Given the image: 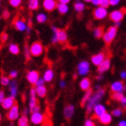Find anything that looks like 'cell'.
<instances>
[{
	"instance_id": "obj_1",
	"label": "cell",
	"mask_w": 126,
	"mask_h": 126,
	"mask_svg": "<svg viewBox=\"0 0 126 126\" xmlns=\"http://www.w3.org/2000/svg\"><path fill=\"white\" fill-rule=\"evenodd\" d=\"M105 88H100L98 90H95V92L93 93L89 100L87 101V105H86V110H87V113L89 114L90 113H92L94 110V107L96 105L100 104L101 100L103 99V97L105 96Z\"/></svg>"
},
{
	"instance_id": "obj_2",
	"label": "cell",
	"mask_w": 126,
	"mask_h": 126,
	"mask_svg": "<svg viewBox=\"0 0 126 126\" xmlns=\"http://www.w3.org/2000/svg\"><path fill=\"white\" fill-rule=\"evenodd\" d=\"M116 35H117V27L113 25V26H110L104 32V35H103L102 38L106 44H109L114 40Z\"/></svg>"
},
{
	"instance_id": "obj_3",
	"label": "cell",
	"mask_w": 126,
	"mask_h": 126,
	"mask_svg": "<svg viewBox=\"0 0 126 126\" xmlns=\"http://www.w3.org/2000/svg\"><path fill=\"white\" fill-rule=\"evenodd\" d=\"M90 72V64L87 61H82L78 64V74L79 76L86 77Z\"/></svg>"
},
{
	"instance_id": "obj_4",
	"label": "cell",
	"mask_w": 126,
	"mask_h": 126,
	"mask_svg": "<svg viewBox=\"0 0 126 126\" xmlns=\"http://www.w3.org/2000/svg\"><path fill=\"white\" fill-rule=\"evenodd\" d=\"M30 50H31V54L33 57H39L43 53V46H42V42H34L32 43L31 47H30Z\"/></svg>"
},
{
	"instance_id": "obj_5",
	"label": "cell",
	"mask_w": 126,
	"mask_h": 126,
	"mask_svg": "<svg viewBox=\"0 0 126 126\" xmlns=\"http://www.w3.org/2000/svg\"><path fill=\"white\" fill-rule=\"evenodd\" d=\"M20 117V111H19V106L17 104L14 105L13 107L8 110V113L6 114V118L11 122H14L16 120H18Z\"/></svg>"
},
{
	"instance_id": "obj_6",
	"label": "cell",
	"mask_w": 126,
	"mask_h": 126,
	"mask_svg": "<svg viewBox=\"0 0 126 126\" xmlns=\"http://www.w3.org/2000/svg\"><path fill=\"white\" fill-rule=\"evenodd\" d=\"M126 13V9H119V10H114L111 12L109 15V17L113 23H117V22H121L124 17V15Z\"/></svg>"
},
{
	"instance_id": "obj_7",
	"label": "cell",
	"mask_w": 126,
	"mask_h": 126,
	"mask_svg": "<svg viewBox=\"0 0 126 126\" xmlns=\"http://www.w3.org/2000/svg\"><path fill=\"white\" fill-rule=\"evenodd\" d=\"M51 30H52L53 33L56 34L57 39H58L59 42H66L68 40V34L65 30H61L56 28L55 26H51Z\"/></svg>"
},
{
	"instance_id": "obj_8",
	"label": "cell",
	"mask_w": 126,
	"mask_h": 126,
	"mask_svg": "<svg viewBox=\"0 0 126 126\" xmlns=\"http://www.w3.org/2000/svg\"><path fill=\"white\" fill-rule=\"evenodd\" d=\"M111 91L113 93H124V91H126V87L125 85L124 84L123 81L117 80L114 81L111 84Z\"/></svg>"
},
{
	"instance_id": "obj_9",
	"label": "cell",
	"mask_w": 126,
	"mask_h": 126,
	"mask_svg": "<svg viewBox=\"0 0 126 126\" xmlns=\"http://www.w3.org/2000/svg\"><path fill=\"white\" fill-rule=\"evenodd\" d=\"M94 17L97 20H103L108 16L107 8L102 7V6H98L94 10Z\"/></svg>"
},
{
	"instance_id": "obj_10",
	"label": "cell",
	"mask_w": 126,
	"mask_h": 126,
	"mask_svg": "<svg viewBox=\"0 0 126 126\" xmlns=\"http://www.w3.org/2000/svg\"><path fill=\"white\" fill-rule=\"evenodd\" d=\"M38 104V100H37V94H36V90L34 87L31 88L30 90V100H29V109L30 112Z\"/></svg>"
},
{
	"instance_id": "obj_11",
	"label": "cell",
	"mask_w": 126,
	"mask_h": 126,
	"mask_svg": "<svg viewBox=\"0 0 126 126\" xmlns=\"http://www.w3.org/2000/svg\"><path fill=\"white\" fill-rule=\"evenodd\" d=\"M44 120V116L41 112H37V113H32L30 118L32 124H33L34 125H39V124H42V122Z\"/></svg>"
},
{
	"instance_id": "obj_12",
	"label": "cell",
	"mask_w": 126,
	"mask_h": 126,
	"mask_svg": "<svg viewBox=\"0 0 126 126\" xmlns=\"http://www.w3.org/2000/svg\"><path fill=\"white\" fill-rule=\"evenodd\" d=\"M40 79V74L37 70H31L26 75V79L28 80L30 84L35 85L38 79Z\"/></svg>"
},
{
	"instance_id": "obj_13",
	"label": "cell",
	"mask_w": 126,
	"mask_h": 126,
	"mask_svg": "<svg viewBox=\"0 0 126 126\" xmlns=\"http://www.w3.org/2000/svg\"><path fill=\"white\" fill-rule=\"evenodd\" d=\"M110 68H111V61L110 59L106 58L105 61L97 67V71H98L99 74H104L105 72L109 70Z\"/></svg>"
},
{
	"instance_id": "obj_14",
	"label": "cell",
	"mask_w": 126,
	"mask_h": 126,
	"mask_svg": "<svg viewBox=\"0 0 126 126\" xmlns=\"http://www.w3.org/2000/svg\"><path fill=\"white\" fill-rule=\"evenodd\" d=\"M9 87V92H10V96L16 99V95L18 94V83L16 79H13L10 82V84L8 86Z\"/></svg>"
},
{
	"instance_id": "obj_15",
	"label": "cell",
	"mask_w": 126,
	"mask_h": 126,
	"mask_svg": "<svg viewBox=\"0 0 126 126\" xmlns=\"http://www.w3.org/2000/svg\"><path fill=\"white\" fill-rule=\"evenodd\" d=\"M105 54L103 52H99L97 53V54H94V55L92 56V58H91V62L93 63V65L94 66H98L103 62V61L105 60Z\"/></svg>"
},
{
	"instance_id": "obj_16",
	"label": "cell",
	"mask_w": 126,
	"mask_h": 126,
	"mask_svg": "<svg viewBox=\"0 0 126 126\" xmlns=\"http://www.w3.org/2000/svg\"><path fill=\"white\" fill-rule=\"evenodd\" d=\"M57 2L56 0H43L42 2V6L45 10L48 12H51L57 7Z\"/></svg>"
},
{
	"instance_id": "obj_17",
	"label": "cell",
	"mask_w": 126,
	"mask_h": 126,
	"mask_svg": "<svg viewBox=\"0 0 126 126\" xmlns=\"http://www.w3.org/2000/svg\"><path fill=\"white\" fill-rule=\"evenodd\" d=\"M94 116L96 118H99L100 116H102L105 113H106V107L103 104H98L94 107Z\"/></svg>"
},
{
	"instance_id": "obj_18",
	"label": "cell",
	"mask_w": 126,
	"mask_h": 126,
	"mask_svg": "<svg viewBox=\"0 0 126 126\" xmlns=\"http://www.w3.org/2000/svg\"><path fill=\"white\" fill-rule=\"evenodd\" d=\"M63 113H64V116H65V118L67 120H70L73 117L74 113H75V106L73 105H71V104L66 105L64 107Z\"/></svg>"
},
{
	"instance_id": "obj_19",
	"label": "cell",
	"mask_w": 126,
	"mask_h": 126,
	"mask_svg": "<svg viewBox=\"0 0 126 126\" xmlns=\"http://www.w3.org/2000/svg\"><path fill=\"white\" fill-rule=\"evenodd\" d=\"M15 105H16V100H15V98H13V97H11V96L5 97V100H4L3 103L1 104L2 107L4 108V109H5V110L11 109Z\"/></svg>"
},
{
	"instance_id": "obj_20",
	"label": "cell",
	"mask_w": 126,
	"mask_h": 126,
	"mask_svg": "<svg viewBox=\"0 0 126 126\" xmlns=\"http://www.w3.org/2000/svg\"><path fill=\"white\" fill-rule=\"evenodd\" d=\"M79 87L81 88L83 91H87V90L91 89V80H90L88 78H84L82 79L79 82Z\"/></svg>"
},
{
	"instance_id": "obj_21",
	"label": "cell",
	"mask_w": 126,
	"mask_h": 126,
	"mask_svg": "<svg viewBox=\"0 0 126 126\" xmlns=\"http://www.w3.org/2000/svg\"><path fill=\"white\" fill-rule=\"evenodd\" d=\"M14 24H15L16 29L19 32H25L27 30V27H28V25L26 24V23H25L24 20H22V19H18V20H16Z\"/></svg>"
},
{
	"instance_id": "obj_22",
	"label": "cell",
	"mask_w": 126,
	"mask_h": 126,
	"mask_svg": "<svg viewBox=\"0 0 126 126\" xmlns=\"http://www.w3.org/2000/svg\"><path fill=\"white\" fill-rule=\"evenodd\" d=\"M112 119H113V115L109 113H105L103 114L102 116H100L98 120L99 122L101 123L102 124H105V125H107V124H111V122H112Z\"/></svg>"
},
{
	"instance_id": "obj_23",
	"label": "cell",
	"mask_w": 126,
	"mask_h": 126,
	"mask_svg": "<svg viewBox=\"0 0 126 126\" xmlns=\"http://www.w3.org/2000/svg\"><path fill=\"white\" fill-rule=\"evenodd\" d=\"M54 79V72L51 68H48L46 69L43 74V79L45 80V82H50L52 81V79Z\"/></svg>"
},
{
	"instance_id": "obj_24",
	"label": "cell",
	"mask_w": 126,
	"mask_h": 126,
	"mask_svg": "<svg viewBox=\"0 0 126 126\" xmlns=\"http://www.w3.org/2000/svg\"><path fill=\"white\" fill-rule=\"evenodd\" d=\"M85 8H86L85 4L82 2L81 0H77L76 3L74 4V9H75V11L78 12V13H82V12H84Z\"/></svg>"
},
{
	"instance_id": "obj_25",
	"label": "cell",
	"mask_w": 126,
	"mask_h": 126,
	"mask_svg": "<svg viewBox=\"0 0 126 126\" xmlns=\"http://www.w3.org/2000/svg\"><path fill=\"white\" fill-rule=\"evenodd\" d=\"M35 90H36V94L37 96L41 97V98H43V97L47 94V88L45 86H42V87H35Z\"/></svg>"
},
{
	"instance_id": "obj_26",
	"label": "cell",
	"mask_w": 126,
	"mask_h": 126,
	"mask_svg": "<svg viewBox=\"0 0 126 126\" xmlns=\"http://www.w3.org/2000/svg\"><path fill=\"white\" fill-rule=\"evenodd\" d=\"M57 9H58V12L61 15H66L68 13L69 8H68V5H66V4H61V3H58L57 5Z\"/></svg>"
},
{
	"instance_id": "obj_27",
	"label": "cell",
	"mask_w": 126,
	"mask_h": 126,
	"mask_svg": "<svg viewBox=\"0 0 126 126\" xmlns=\"http://www.w3.org/2000/svg\"><path fill=\"white\" fill-rule=\"evenodd\" d=\"M92 94H93V90H92V89H89V90H87V91H86L85 94L83 95V97H82V100H81V106H85V105H87V101L89 100V98L91 97Z\"/></svg>"
},
{
	"instance_id": "obj_28",
	"label": "cell",
	"mask_w": 126,
	"mask_h": 126,
	"mask_svg": "<svg viewBox=\"0 0 126 126\" xmlns=\"http://www.w3.org/2000/svg\"><path fill=\"white\" fill-rule=\"evenodd\" d=\"M40 6V1L39 0H29L28 2V7L30 10L34 11L37 10Z\"/></svg>"
},
{
	"instance_id": "obj_29",
	"label": "cell",
	"mask_w": 126,
	"mask_h": 126,
	"mask_svg": "<svg viewBox=\"0 0 126 126\" xmlns=\"http://www.w3.org/2000/svg\"><path fill=\"white\" fill-rule=\"evenodd\" d=\"M8 50H9V51H10L12 54H14V55H17V54H19V52H20V48H19L18 45L16 44V43H11V44L9 45V47H8Z\"/></svg>"
},
{
	"instance_id": "obj_30",
	"label": "cell",
	"mask_w": 126,
	"mask_h": 126,
	"mask_svg": "<svg viewBox=\"0 0 126 126\" xmlns=\"http://www.w3.org/2000/svg\"><path fill=\"white\" fill-rule=\"evenodd\" d=\"M18 126H29V119L26 115H22L18 119Z\"/></svg>"
},
{
	"instance_id": "obj_31",
	"label": "cell",
	"mask_w": 126,
	"mask_h": 126,
	"mask_svg": "<svg viewBox=\"0 0 126 126\" xmlns=\"http://www.w3.org/2000/svg\"><path fill=\"white\" fill-rule=\"evenodd\" d=\"M104 29H103V27H96V28H94V38H96V39H99V38H102L103 35H104Z\"/></svg>"
},
{
	"instance_id": "obj_32",
	"label": "cell",
	"mask_w": 126,
	"mask_h": 126,
	"mask_svg": "<svg viewBox=\"0 0 126 126\" xmlns=\"http://www.w3.org/2000/svg\"><path fill=\"white\" fill-rule=\"evenodd\" d=\"M47 19H48L47 16L43 13H40L36 16V21L38 22L39 24H43V23H45V22L47 21Z\"/></svg>"
},
{
	"instance_id": "obj_33",
	"label": "cell",
	"mask_w": 126,
	"mask_h": 126,
	"mask_svg": "<svg viewBox=\"0 0 126 126\" xmlns=\"http://www.w3.org/2000/svg\"><path fill=\"white\" fill-rule=\"evenodd\" d=\"M10 82H11V80H10V78H9V77L2 76L1 78H0V83H1V85L4 86V87L9 86Z\"/></svg>"
},
{
	"instance_id": "obj_34",
	"label": "cell",
	"mask_w": 126,
	"mask_h": 126,
	"mask_svg": "<svg viewBox=\"0 0 126 126\" xmlns=\"http://www.w3.org/2000/svg\"><path fill=\"white\" fill-rule=\"evenodd\" d=\"M123 113H124V111L122 108H115V109H113L112 111V115L114 116V117H120V116L123 115Z\"/></svg>"
},
{
	"instance_id": "obj_35",
	"label": "cell",
	"mask_w": 126,
	"mask_h": 126,
	"mask_svg": "<svg viewBox=\"0 0 126 126\" xmlns=\"http://www.w3.org/2000/svg\"><path fill=\"white\" fill-rule=\"evenodd\" d=\"M124 93H113L112 94V99L116 101V102H120V100L124 97Z\"/></svg>"
},
{
	"instance_id": "obj_36",
	"label": "cell",
	"mask_w": 126,
	"mask_h": 126,
	"mask_svg": "<svg viewBox=\"0 0 126 126\" xmlns=\"http://www.w3.org/2000/svg\"><path fill=\"white\" fill-rule=\"evenodd\" d=\"M24 57H25V59H26V61H29L30 59H31V50H30V47H28L27 45H25L24 46Z\"/></svg>"
},
{
	"instance_id": "obj_37",
	"label": "cell",
	"mask_w": 126,
	"mask_h": 126,
	"mask_svg": "<svg viewBox=\"0 0 126 126\" xmlns=\"http://www.w3.org/2000/svg\"><path fill=\"white\" fill-rule=\"evenodd\" d=\"M23 0H9V4H10L13 7H18L19 5L22 4Z\"/></svg>"
},
{
	"instance_id": "obj_38",
	"label": "cell",
	"mask_w": 126,
	"mask_h": 126,
	"mask_svg": "<svg viewBox=\"0 0 126 126\" xmlns=\"http://www.w3.org/2000/svg\"><path fill=\"white\" fill-rule=\"evenodd\" d=\"M109 5H110V1H109V0H101L99 6H102V7L107 8Z\"/></svg>"
},
{
	"instance_id": "obj_39",
	"label": "cell",
	"mask_w": 126,
	"mask_h": 126,
	"mask_svg": "<svg viewBox=\"0 0 126 126\" xmlns=\"http://www.w3.org/2000/svg\"><path fill=\"white\" fill-rule=\"evenodd\" d=\"M84 126H95V124H94V122L93 121L92 119H87L85 121Z\"/></svg>"
},
{
	"instance_id": "obj_40",
	"label": "cell",
	"mask_w": 126,
	"mask_h": 126,
	"mask_svg": "<svg viewBox=\"0 0 126 126\" xmlns=\"http://www.w3.org/2000/svg\"><path fill=\"white\" fill-rule=\"evenodd\" d=\"M44 84H45V80L43 79V78H40L38 79V81L36 82L35 86L36 87H42V86H44Z\"/></svg>"
},
{
	"instance_id": "obj_41",
	"label": "cell",
	"mask_w": 126,
	"mask_h": 126,
	"mask_svg": "<svg viewBox=\"0 0 126 126\" xmlns=\"http://www.w3.org/2000/svg\"><path fill=\"white\" fill-rule=\"evenodd\" d=\"M17 76H18V72L16 70H11L10 73H9V78H10V79H16Z\"/></svg>"
},
{
	"instance_id": "obj_42",
	"label": "cell",
	"mask_w": 126,
	"mask_h": 126,
	"mask_svg": "<svg viewBox=\"0 0 126 126\" xmlns=\"http://www.w3.org/2000/svg\"><path fill=\"white\" fill-rule=\"evenodd\" d=\"M8 39V34L5 33V32H2L1 34V37H0V40H1V42H5L7 41Z\"/></svg>"
},
{
	"instance_id": "obj_43",
	"label": "cell",
	"mask_w": 126,
	"mask_h": 126,
	"mask_svg": "<svg viewBox=\"0 0 126 126\" xmlns=\"http://www.w3.org/2000/svg\"><path fill=\"white\" fill-rule=\"evenodd\" d=\"M120 104H121V106L123 108H126V96L125 95H124V97L122 98L121 100H120Z\"/></svg>"
},
{
	"instance_id": "obj_44",
	"label": "cell",
	"mask_w": 126,
	"mask_h": 126,
	"mask_svg": "<svg viewBox=\"0 0 126 126\" xmlns=\"http://www.w3.org/2000/svg\"><path fill=\"white\" fill-rule=\"evenodd\" d=\"M9 16H10V13H9V11H8L7 9L4 10V12H3V14H2V17H3V18L7 19Z\"/></svg>"
},
{
	"instance_id": "obj_45",
	"label": "cell",
	"mask_w": 126,
	"mask_h": 126,
	"mask_svg": "<svg viewBox=\"0 0 126 126\" xmlns=\"http://www.w3.org/2000/svg\"><path fill=\"white\" fill-rule=\"evenodd\" d=\"M5 91H3V90H0V105L3 103V101L5 100Z\"/></svg>"
},
{
	"instance_id": "obj_46",
	"label": "cell",
	"mask_w": 126,
	"mask_h": 126,
	"mask_svg": "<svg viewBox=\"0 0 126 126\" xmlns=\"http://www.w3.org/2000/svg\"><path fill=\"white\" fill-rule=\"evenodd\" d=\"M109 1H110V5H113V6L117 5L121 2V0H109Z\"/></svg>"
},
{
	"instance_id": "obj_47",
	"label": "cell",
	"mask_w": 126,
	"mask_h": 126,
	"mask_svg": "<svg viewBox=\"0 0 126 126\" xmlns=\"http://www.w3.org/2000/svg\"><path fill=\"white\" fill-rule=\"evenodd\" d=\"M120 77H121L122 79L125 80V79H126V70L121 71V73H120Z\"/></svg>"
},
{
	"instance_id": "obj_48",
	"label": "cell",
	"mask_w": 126,
	"mask_h": 126,
	"mask_svg": "<svg viewBox=\"0 0 126 126\" xmlns=\"http://www.w3.org/2000/svg\"><path fill=\"white\" fill-rule=\"evenodd\" d=\"M100 2H101V0H92V4L94 5H95V6H97V5H100Z\"/></svg>"
},
{
	"instance_id": "obj_49",
	"label": "cell",
	"mask_w": 126,
	"mask_h": 126,
	"mask_svg": "<svg viewBox=\"0 0 126 126\" xmlns=\"http://www.w3.org/2000/svg\"><path fill=\"white\" fill-rule=\"evenodd\" d=\"M118 126H126V120H122L119 122Z\"/></svg>"
},
{
	"instance_id": "obj_50",
	"label": "cell",
	"mask_w": 126,
	"mask_h": 126,
	"mask_svg": "<svg viewBox=\"0 0 126 126\" xmlns=\"http://www.w3.org/2000/svg\"><path fill=\"white\" fill-rule=\"evenodd\" d=\"M30 112V109H28V108H24V111H23V115H26L28 114V113Z\"/></svg>"
},
{
	"instance_id": "obj_51",
	"label": "cell",
	"mask_w": 126,
	"mask_h": 126,
	"mask_svg": "<svg viewBox=\"0 0 126 126\" xmlns=\"http://www.w3.org/2000/svg\"><path fill=\"white\" fill-rule=\"evenodd\" d=\"M60 87H61V88H64V87H66V82L64 81V80H61V82H60Z\"/></svg>"
},
{
	"instance_id": "obj_52",
	"label": "cell",
	"mask_w": 126,
	"mask_h": 126,
	"mask_svg": "<svg viewBox=\"0 0 126 126\" xmlns=\"http://www.w3.org/2000/svg\"><path fill=\"white\" fill-rule=\"evenodd\" d=\"M69 2H70V0H59V3H61V4H66V5H68Z\"/></svg>"
},
{
	"instance_id": "obj_53",
	"label": "cell",
	"mask_w": 126,
	"mask_h": 126,
	"mask_svg": "<svg viewBox=\"0 0 126 126\" xmlns=\"http://www.w3.org/2000/svg\"><path fill=\"white\" fill-rule=\"evenodd\" d=\"M103 79H104V75H103V74H99V75L96 77L97 80H102Z\"/></svg>"
},
{
	"instance_id": "obj_54",
	"label": "cell",
	"mask_w": 126,
	"mask_h": 126,
	"mask_svg": "<svg viewBox=\"0 0 126 126\" xmlns=\"http://www.w3.org/2000/svg\"><path fill=\"white\" fill-rule=\"evenodd\" d=\"M120 25H121V22H117V23H114V26L117 27V28H118Z\"/></svg>"
},
{
	"instance_id": "obj_55",
	"label": "cell",
	"mask_w": 126,
	"mask_h": 126,
	"mask_svg": "<svg viewBox=\"0 0 126 126\" xmlns=\"http://www.w3.org/2000/svg\"><path fill=\"white\" fill-rule=\"evenodd\" d=\"M94 88H95V90H98V89H100V88H101V87H100L99 85H96V86H95V87H94Z\"/></svg>"
},
{
	"instance_id": "obj_56",
	"label": "cell",
	"mask_w": 126,
	"mask_h": 126,
	"mask_svg": "<svg viewBox=\"0 0 126 126\" xmlns=\"http://www.w3.org/2000/svg\"><path fill=\"white\" fill-rule=\"evenodd\" d=\"M78 75H79V74H74V75H73V78H74V79H77Z\"/></svg>"
},
{
	"instance_id": "obj_57",
	"label": "cell",
	"mask_w": 126,
	"mask_h": 126,
	"mask_svg": "<svg viewBox=\"0 0 126 126\" xmlns=\"http://www.w3.org/2000/svg\"><path fill=\"white\" fill-rule=\"evenodd\" d=\"M85 2H87V3H89V2H92V0H84Z\"/></svg>"
},
{
	"instance_id": "obj_58",
	"label": "cell",
	"mask_w": 126,
	"mask_h": 126,
	"mask_svg": "<svg viewBox=\"0 0 126 126\" xmlns=\"http://www.w3.org/2000/svg\"><path fill=\"white\" fill-rule=\"evenodd\" d=\"M1 120H2V115H1V113H0V123H1Z\"/></svg>"
},
{
	"instance_id": "obj_59",
	"label": "cell",
	"mask_w": 126,
	"mask_h": 126,
	"mask_svg": "<svg viewBox=\"0 0 126 126\" xmlns=\"http://www.w3.org/2000/svg\"><path fill=\"white\" fill-rule=\"evenodd\" d=\"M0 7H1V3H0Z\"/></svg>"
}]
</instances>
